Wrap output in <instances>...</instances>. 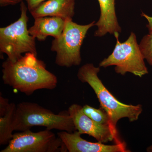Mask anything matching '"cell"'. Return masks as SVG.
Returning a JSON list of instances; mask_svg holds the SVG:
<instances>
[{
	"instance_id": "7a4b0ae2",
	"label": "cell",
	"mask_w": 152,
	"mask_h": 152,
	"mask_svg": "<svg viewBox=\"0 0 152 152\" xmlns=\"http://www.w3.org/2000/svg\"><path fill=\"white\" fill-rule=\"evenodd\" d=\"M100 71L99 67L88 63L79 69L77 76L81 82L87 83L93 89L100 107L110 115L112 126L115 128L118 121L124 118H127L130 122L137 121L142 112L141 105L127 104L118 100L99 77L98 74Z\"/></svg>"
},
{
	"instance_id": "52a82bcc",
	"label": "cell",
	"mask_w": 152,
	"mask_h": 152,
	"mask_svg": "<svg viewBox=\"0 0 152 152\" xmlns=\"http://www.w3.org/2000/svg\"><path fill=\"white\" fill-rule=\"evenodd\" d=\"M67 152L61 139L50 130L34 132L30 130L13 134L1 152Z\"/></svg>"
},
{
	"instance_id": "ffe728a7",
	"label": "cell",
	"mask_w": 152,
	"mask_h": 152,
	"mask_svg": "<svg viewBox=\"0 0 152 152\" xmlns=\"http://www.w3.org/2000/svg\"><path fill=\"white\" fill-rule=\"evenodd\" d=\"M147 151L148 152H152V145L147 148Z\"/></svg>"
},
{
	"instance_id": "d6986e66",
	"label": "cell",
	"mask_w": 152,
	"mask_h": 152,
	"mask_svg": "<svg viewBox=\"0 0 152 152\" xmlns=\"http://www.w3.org/2000/svg\"><path fill=\"white\" fill-rule=\"evenodd\" d=\"M141 16L142 17L145 18L148 21V24L146 25L147 28L148 29L149 31V33L152 32V17H150L148 15L145 13L142 12L141 14Z\"/></svg>"
},
{
	"instance_id": "30bf717a",
	"label": "cell",
	"mask_w": 152,
	"mask_h": 152,
	"mask_svg": "<svg viewBox=\"0 0 152 152\" xmlns=\"http://www.w3.org/2000/svg\"><path fill=\"white\" fill-rule=\"evenodd\" d=\"M75 0H46L31 11L34 18L54 17L64 20L72 19L75 15Z\"/></svg>"
},
{
	"instance_id": "ba28073f",
	"label": "cell",
	"mask_w": 152,
	"mask_h": 152,
	"mask_svg": "<svg viewBox=\"0 0 152 152\" xmlns=\"http://www.w3.org/2000/svg\"><path fill=\"white\" fill-rule=\"evenodd\" d=\"M68 111L76 131L81 134L88 135L98 142L104 144L115 139V128L111 125H102L93 121L84 113L83 106L73 104L69 107Z\"/></svg>"
},
{
	"instance_id": "9a60e30c",
	"label": "cell",
	"mask_w": 152,
	"mask_h": 152,
	"mask_svg": "<svg viewBox=\"0 0 152 152\" xmlns=\"http://www.w3.org/2000/svg\"><path fill=\"white\" fill-rule=\"evenodd\" d=\"M139 45L144 59L152 67V32L144 36Z\"/></svg>"
},
{
	"instance_id": "8fae6325",
	"label": "cell",
	"mask_w": 152,
	"mask_h": 152,
	"mask_svg": "<svg viewBox=\"0 0 152 152\" xmlns=\"http://www.w3.org/2000/svg\"><path fill=\"white\" fill-rule=\"evenodd\" d=\"M100 9V16L95 26L97 29L94 36L102 37L107 34H115L121 32L115 12V0H98Z\"/></svg>"
},
{
	"instance_id": "277c9868",
	"label": "cell",
	"mask_w": 152,
	"mask_h": 152,
	"mask_svg": "<svg viewBox=\"0 0 152 152\" xmlns=\"http://www.w3.org/2000/svg\"><path fill=\"white\" fill-rule=\"evenodd\" d=\"M28 7L23 1L20 3V17L9 26L0 28V52L7 55L9 60L15 62L23 54L37 55L36 39L28 28Z\"/></svg>"
},
{
	"instance_id": "3957f363",
	"label": "cell",
	"mask_w": 152,
	"mask_h": 152,
	"mask_svg": "<svg viewBox=\"0 0 152 152\" xmlns=\"http://www.w3.org/2000/svg\"><path fill=\"white\" fill-rule=\"evenodd\" d=\"M72 133L76 131L68 111L55 114L35 103L23 102L17 105L14 118L15 131L30 130L34 126Z\"/></svg>"
},
{
	"instance_id": "e0dca14e",
	"label": "cell",
	"mask_w": 152,
	"mask_h": 152,
	"mask_svg": "<svg viewBox=\"0 0 152 152\" xmlns=\"http://www.w3.org/2000/svg\"><path fill=\"white\" fill-rule=\"evenodd\" d=\"M26 2L28 10L31 11L46 0H25Z\"/></svg>"
},
{
	"instance_id": "2e32d148",
	"label": "cell",
	"mask_w": 152,
	"mask_h": 152,
	"mask_svg": "<svg viewBox=\"0 0 152 152\" xmlns=\"http://www.w3.org/2000/svg\"><path fill=\"white\" fill-rule=\"evenodd\" d=\"M10 103L9 100L7 98L0 96V117L4 115L7 110Z\"/></svg>"
},
{
	"instance_id": "8992f818",
	"label": "cell",
	"mask_w": 152,
	"mask_h": 152,
	"mask_svg": "<svg viewBox=\"0 0 152 152\" xmlns=\"http://www.w3.org/2000/svg\"><path fill=\"white\" fill-rule=\"evenodd\" d=\"M114 36L116 39L115 48L108 57L100 63L99 66H115V72L122 75L129 72L142 77L148 73L135 33L131 32L124 42L119 39V33H116Z\"/></svg>"
},
{
	"instance_id": "4fadbf2b",
	"label": "cell",
	"mask_w": 152,
	"mask_h": 152,
	"mask_svg": "<svg viewBox=\"0 0 152 152\" xmlns=\"http://www.w3.org/2000/svg\"><path fill=\"white\" fill-rule=\"evenodd\" d=\"M17 105L10 103L8 109L3 116L0 117V145L8 144L12 138L15 131L14 118Z\"/></svg>"
},
{
	"instance_id": "5b68a950",
	"label": "cell",
	"mask_w": 152,
	"mask_h": 152,
	"mask_svg": "<svg viewBox=\"0 0 152 152\" xmlns=\"http://www.w3.org/2000/svg\"><path fill=\"white\" fill-rule=\"evenodd\" d=\"M95 21L80 25L72 19L66 20L61 34L52 41L51 50L56 53L55 63L59 66L69 68L78 66L82 61L80 50L89 30L95 26Z\"/></svg>"
},
{
	"instance_id": "5bb4252c",
	"label": "cell",
	"mask_w": 152,
	"mask_h": 152,
	"mask_svg": "<svg viewBox=\"0 0 152 152\" xmlns=\"http://www.w3.org/2000/svg\"><path fill=\"white\" fill-rule=\"evenodd\" d=\"M83 110L86 115L96 122L102 125H111L110 115L102 107L96 109L86 104L83 106Z\"/></svg>"
},
{
	"instance_id": "ac0fdd59",
	"label": "cell",
	"mask_w": 152,
	"mask_h": 152,
	"mask_svg": "<svg viewBox=\"0 0 152 152\" xmlns=\"http://www.w3.org/2000/svg\"><path fill=\"white\" fill-rule=\"evenodd\" d=\"M23 0H0V5L1 7L9 5H15L21 3Z\"/></svg>"
},
{
	"instance_id": "9c48e42d",
	"label": "cell",
	"mask_w": 152,
	"mask_h": 152,
	"mask_svg": "<svg viewBox=\"0 0 152 152\" xmlns=\"http://www.w3.org/2000/svg\"><path fill=\"white\" fill-rule=\"evenodd\" d=\"M58 137L69 152H123L125 150L121 144L107 145L97 142L88 141L82 138L81 134L77 131L70 133L61 131L57 134Z\"/></svg>"
},
{
	"instance_id": "7c38bea8",
	"label": "cell",
	"mask_w": 152,
	"mask_h": 152,
	"mask_svg": "<svg viewBox=\"0 0 152 152\" xmlns=\"http://www.w3.org/2000/svg\"><path fill=\"white\" fill-rule=\"evenodd\" d=\"M34 19V25L28 31L31 35L40 41L45 40L49 36L54 39L58 37L65 25V20L58 17H39Z\"/></svg>"
},
{
	"instance_id": "6da1fadb",
	"label": "cell",
	"mask_w": 152,
	"mask_h": 152,
	"mask_svg": "<svg viewBox=\"0 0 152 152\" xmlns=\"http://www.w3.org/2000/svg\"><path fill=\"white\" fill-rule=\"evenodd\" d=\"M2 68L4 84L27 96L37 90L56 88V76L47 70L43 61L31 53L25 54L15 62L7 59Z\"/></svg>"
}]
</instances>
